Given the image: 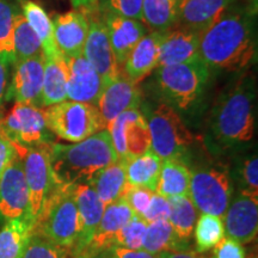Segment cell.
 <instances>
[{
  "label": "cell",
  "instance_id": "7402d4cb",
  "mask_svg": "<svg viewBox=\"0 0 258 258\" xmlns=\"http://www.w3.org/2000/svg\"><path fill=\"white\" fill-rule=\"evenodd\" d=\"M165 32L150 31L138 42L122 64V72L139 84L157 69L159 49Z\"/></svg>",
  "mask_w": 258,
  "mask_h": 258
},
{
  "label": "cell",
  "instance_id": "7a4b0ae2",
  "mask_svg": "<svg viewBox=\"0 0 258 258\" xmlns=\"http://www.w3.org/2000/svg\"><path fill=\"white\" fill-rule=\"evenodd\" d=\"M257 11H226L201 34L200 59L209 71L244 73L257 59Z\"/></svg>",
  "mask_w": 258,
  "mask_h": 258
},
{
  "label": "cell",
  "instance_id": "d590c367",
  "mask_svg": "<svg viewBox=\"0 0 258 258\" xmlns=\"http://www.w3.org/2000/svg\"><path fill=\"white\" fill-rule=\"evenodd\" d=\"M21 8L14 0H0V55L14 66V28Z\"/></svg>",
  "mask_w": 258,
  "mask_h": 258
},
{
  "label": "cell",
  "instance_id": "ac0fdd59",
  "mask_svg": "<svg viewBox=\"0 0 258 258\" xmlns=\"http://www.w3.org/2000/svg\"><path fill=\"white\" fill-rule=\"evenodd\" d=\"M141 99L143 93L138 84L128 79L123 73L111 83L106 84L96 103L104 128L122 112L139 108Z\"/></svg>",
  "mask_w": 258,
  "mask_h": 258
},
{
  "label": "cell",
  "instance_id": "f6af8a7d",
  "mask_svg": "<svg viewBox=\"0 0 258 258\" xmlns=\"http://www.w3.org/2000/svg\"><path fill=\"white\" fill-rule=\"evenodd\" d=\"M10 67L11 63L4 56L0 55V108L5 102L6 90L10 83Z\"/></svg>",
  "mask_w": 258,
  "mask_h": 258
},
{
  "label": "cell",
  "instance_id": "f907efd6",
  "mask_svg": "<svg viewBox=\"0 0 258 258\" xmlns=\"http://www.w3.org/2000/svg\"><path fill=\"white\" fill-rule=\"evenodd\" d=\"M0 121H2V116H0Z\"/></svg>",
  "mask_w": 258,
  "mask_h": 258
},
{
  "label": "cell",
  "instance_id": "e0dca14e",
  "mask_svg": "<svg viewBox=\"0 0 258 258\" xmlns=\"http://www.w3.org/2000/svg\"><path fill=\"white\" fill-rule=\"evenodd\" d=\"M63 57L67 67V99L96 106L105 86L102 77L83 54Z\"/></svg>",
  "mask_w": 258,
  "mask_h": 258
},
{
  "label": "cell",
  "instance_id": "f1b7e54d",
  "mask_svg": "<svg viewBox=\"0 0 258 258\" xmlns=\"http://www.w3.org/2000/svg\"><path fill=\"white\" fill-rule=\"evenodd\" d=\"M21 11L28 23L40 38L46 57L60 55L55 46L53 32V22L46 10L32 0H21Z\"/></svg>",
  "mask_w": 258,
  "mask_h": 258
},
{
  "label": "cell",
  "instance_id": "d6986e66",
  "mask_svg": "<svg viewBox=\"0 0 258 258\" xmlns=\"http://www.w3.org/2000/svg\"><path fill=\"white\" fill-rule=\"evenodd\" d=\"M53 32L55 46L62 56L83 54L84 44L89 32V22L85 12L72 10L54 15Z\"/></svg>",
  "mask_w": 258,
  "mask_h": 258
},
{
  "label": "cell",
  "instance_id": "7c38bea8",
  "mask_svg": "<svg viewBox=\"0 0 258 258\" xmlns=\"http://www.w3.org/2000/svg\"><path fill=\"white\" fill-rule=\"evenodd\" d=\"M85 15L89 22V32L84 44L83 55L102 77L104 85H106L118 78L123 72L115 57L108 31L99 15L98 8L86 11Z\"/></svg>",
  "mask_w": 258,
  "mask_h": 258
},
{
  "label": "cell",
  "instance_id": "5bb4252c",
  "mask_svg": "<svg viewBox=\"0 0 258 258\" xmlns=\"http://www.w3.org/2000/svg\"><path fill=\"white\" fill-rule=\"evenodd\" d=\"M46 55H37L15 63L14 72L6 90L5 101L42 108L41 96ZM43 109V108H42Z\"/></svg>",
  "mask_w": 258,
  "mask_h": 258
},
{
  "label": "cell",
  "instance_id": "52a82bcc",
  "mask_svg": "<svg viewBox=\"0 0 258 258\" xmlns=\"http://www.w3.org/2000/svg\"><path fill=\"white\" fill-rule=\"evenodd\" d=\"M49 131L67 143H79L105 129L95 105L64 101L44 109Z\"/></svg>",
  "mask_w": 258,
  "mask_h": 258
},
{
  "label": "cell",
  "instance_id": "ffe728a7",
  "mask_svg": "<svg viewBox=\"0 0 258 258\" xmlns=\"http://www.w3.org/2000/svg\"><path fill=\"white\" fill-rule=\"evenodd\" d=\"M201 34L184 27H175L165 32L159 49L157 67L188 63L200 59Z\"/></svg>",
  "mask_w": 258,
  "mask_h": 258
},
{
  "label": "cell",
  "instance_id": "e575fe53",
  "mask_svg": "<svg viewBox=\"0 0 258 258\" xmlns=\"http://www.w3.org/2000/svg\"><path fill=\"white\" fill-rule=\"evenodd\" d=\"M196 251L200 253L214 249L225 238L224 221L220 217L202 213L194 227Z\"/></svg>",
  "mask_w": 258,
  "mask_h": 258
},
{
  "label": "cell",
  "instance_id": "b9f144b4",
  "mask_svg": "<svg viewBox=\"0 0 258 258\" xmlns=\"http://www.w3.org/2000/svg\"><path fill=\"white\" fill-rule=\"evenodd\" d=\"M170 209L171 208L169 199L160 195V194L154 192L153 198L151 200L150 206H148L146 212L144 213V215L141 218H143L147 224L160 220H169Z\"/></svg>",
  "mask_w": 258,
  "mask_h": 258
},
{
  "label": "cell",
  "instance_id": "44dd1931",
  "mask_svg": "<svg viewBox=\"0 0 258 258\" xmlns=\"http://www.w3.org/2000/svg\"><path fill=\"white\" fill-rule=\"evenodd\" d=\"M99 15L108 31L115 57L122 67L133 48L147 34V28L141 21L125 18L111 12L101 11Z\"/></svg>",
  "mask_w": 258,
  "mask_h": 258
},
{
  "label": "cell",
  "instance_id": "ba28073f",
  "mask_svg": "<svg viewBox=\"0 0 258 258\" xmlns=\"http://www.w3.org/2000/svg\"><path fill=\"white\" fill-rule=\"evenodd\" d=\"M189 198L198 211L224 217L232 200L231 176L227 167L213 165L191 171Z\"/></svg>",
  "mask_w": 258,
  "mask_h": 258
},
{
  "label": "cell",
  "instance_id": "83f0119b",
  "mask_svg": "<svg viewBox=\"0 0 258 258\" xmlns=\"http://www.w3.org/2000/svg\"><path fill=\"white\" fill-rule=\"evenodd\" d=\"M191 170L186 166L183 159L163 160L160 175L158 178L156 192L165 198L189 196Z\"/></svg>",
  "mask_w": 258,
  "mask_h": 258
},
{
  "label": "cell",
  "instance_id": "8fae6325",
  "mask_svg": "<svg viewBox=\"0 0 258 258\" xmlns=\"http://www.w3.org/2000/svg\"><path fill=\"white\" fill-rule=\"evenodd\" d=\"M112 146L120 160L137 157L151 150L146 116L139 108L122 112L106 125Z\"/></svg>",
  "mask_w": 258,
  "mask_h": 258
},
{
  "label": "cell",
  "instance_id": "4fadbf2b",
  "mask_svg": "<svg viewBox=\"0 0 258 258\" xmlns=\"http://www.w3.org/2000/svg\"><path fill=\"white\" fill-rule=\"evenodd\" d=\"M29 194L23 161L16 152L0 177V224L27 219Z\"/></svg>",
  "mask_w": 258,
  "mask_h": 258
},
{
  "label": "cell",
  "instance_id": "4dcf8cb0",
  "mask_svg": "<svg viewBox=\"0 0 258 258\" xmlns=\"http://www.w3.org/2000/svg\"><path fill=\"white\" fill-rule=\"evenodd\" d=\"M169 202L171 208L169 222L179 243L185 245L192 235L198 218V209L189 196L170 198Z\"/></svg>",
  "mask_w": 258,
  "mask_h": 258
},
{
  "label": "cell",
  "instance_id": "7dc6e473",
  "mask_svg": "<svg viewBox=\"0 0 258 258\" xmlns=\"http://www.w3.org/2000/svg\"><path fill=\"white\" fill-rule=\"evenodd\" d=\"M163 258H207L203 256L202 253L198 252V251H184V250H178V251H172V252H166L163 253Z\"/></svg>",
  "mask_w": 258,
  "mask_h": 258
},
{
  "label": "cell",
  "instance_id": "ab89813d",
  "mask_svg": "<svg viewBox=\"0 0 258 258\" xmlns=\"http://www.w3.org/2000/svg\"><path fill=\"white\" fill-rule=\"evenodd\" d=\"M144 0H98V10L141 21Z\"/></svg>",
  "mask_w": 258,
  "mask_h": 258
},
{
  "label": "cell",
  "instance_id": "1f68e13d",
  "mask_svg": "<svg viewBox=\"0 0 258 258\" xmlns=\"http://www.w3.org/2000/svg\"><path fill=\"white\" fill-rule=\"evenodd\" d=\"M30 234L27 219L5 222L0 230V258H22Z\"/></svg>",
  "mask_w": 258,
  "mask_h": 258
},
{
  "label": "cell",
  "instance_id": "8d00e7d4",
  "mask_svg": "<svg viewBox=\"0 0 258 258\" xmlns=\"http://www.w3.org/2000/svg\"><path fill=\"white\" fill-rule=\"evenodd\" d=\"M147 225L148 224L143 218L134 215L116 235L115 247L131 250L143 249V241Z\"/></svg>",
  "mask_w": 258,
  "mask_h": 258
},
{
  "label": "cell",
  "instance_id": "d4e9b609",
  "mask_svg": "<svg viewBox=\"0 0 258 258\" xmlns=\"http://www.w3.org/2000/svg\"><path fill=\"white\" fill-rule=\"evenodd\" d=\"M89 185L92 186L104 206L123 199L129 185L123 161L118 159L105 166L93 177Z\"/></svg>",
  "mask_w": 258,
  "mask_h": 258
},
{
  "label": "cell",
  "instance_id": "74e56055",
  "mask_svg": "<svg viewBox=\"0 0 258 258\" xmlns=\"http://www.w3.org/2000/svg\"><path fill=\"white\" fill-rule=\"evenodd\" d=\"M66 251L56 246L47 238L31 232L22 258H66Z\"/></svg>",
  "mask_w": 258,
  "mask_h": 258
},
{
  "label": "cell",
  "instance_id": "d6a6232c",
  "mask_svg": "<svg viewBox=\"0 0 258 258\" xmlns=\"http://www.w3.org/2000/svg\"><path fill=\"white\" fill-rule=\"evenodd\" d=\"M12 42H14V64L44 54L40 38L29 25L21 10L16 16Z\"/></svg>",
  "mask_w": 258,
  "mask_h": 258
},
{
  "label": "cell",
  "instance_id": "f546056e",
  "mask_svg": "<svg viewBox=\"0 0 258 258\" xmlns=\"http://www.w3.org/2000/svg\"><path fill=\"white\" fill-rule=\"evenodd\" d=\"M180 0H144L141 22L151 31L166 32L178 23Z\"/></svg>",
  "mask_w": 258,
  "mask_h": 258
},
{
  "label": "cell",
  "instance_id": "6da1fadb",
  "mask_svg": "<svg viewBox=\"0 0 258 258\" xmlns=\"http://www.w3.org/2000/svg\"><path fill=\"white\" fill-rule=\"evenodd\" d=\"M257 91L253 74L240 73L219 93L207 118V141L215 152L246 150L256 135Z\"/></svg>",
  "mask_w": 258,
  "mask_h": 258
},
{
  "label": "cell",
  "instance_id": "484cf974",
  "mask_svg": "<svg viewBox=\"0 0 258 258\" xmlns=\"http://www.w3.org/2000/svg\"><path fill=\"white\" fill-rule=\"evenodd\" d=\"M67 101V67L61 55L46 57L43 86H42V108Z\"/></svg>",
  "mask_w": 258,
  "mask_h": 258
},
{
  "label": "cell",
  "instance_id": "681fc988",
  "mask_svg": "<svg viewBox=\"0 0 258 258\" xmlns=\"http://www.w3.org/2000/svg\"><path fill=\"white\" fill-rule=\"evenodd\" d=\"M250 2H251V8L257 11V2H258V0H250Z\"/></svg>",
  "mask_w": 258,
  "mask_h": 258
},
{
  "label": "cell",
  "instance_id": "836d02e7",
  "mask_svg": "<svg viewBox=\"0 0 258 258\" xmlns=\"http://www.w3.org/2000/svg\"><path fill=\"white\" fill-rule=\"evenodd\" d=\"M184 246L180 244L173 233L172 226L169 220H160L150 222L143 241V250L150 253L161 254L172 251L182 250Z\"/></svg>",
  "mask_w": 258,
  "mask_h": 258
},
{
  "label": "cell",
  "instance_id": "60d3db41",
  "mask_svg": "<svg viewBox=\"0 0 258 258\" xmlns=\"http://www.w3.org/2000/svg\"><path fill=\"white\" fill-rule=\"evenodd\" d=\"M153 190L148 188H143V186H133L128 185L123 199L133 209L135 215L143 217L144 213L150 206L151 200L153 198Z\"/></svg>",
  "mask_w": 258,
  "mask_h": 258
},
{
  "label": "cell",
  "instance_id": "5b68a950",
  "mask_svg": "<svg viewBox=\"0 0 258 258\" xmlns=\"http://www.w3.org/2000/svg\"><path fill=\"white\" fill-rule=\"evenodd\" d=\"M211 71L201 60L172 66L157 67L153 83L165 104L175 110L190 111L201 102Z\"/></svg>",
  "mask_w": 258,
  "mask_h": 258
},
{
  "label": "cell",
  "instance_id": "cb8c5ba5",
  "mask_svg": "<svg viewBox=\"0 0 258 258\" xmlns=\"http://www.w3.org/2000/svg\"><path fill=\"white\" fill-rule=\"evenodd\" d=\"M76 202L78 207L82 230H80L78 243L70 253L72 254V258L77 256L92 239L102 220L105 208L95 190L89 184L76 185Z\"/></svg>",
  "mask_w": 258,
  "mask_h": 258
},
{
  "label": "cell",
  "instance_id": "4316f807",
  "mask_svg": "<svg viewBox=\"0 0 258 258\" xmlns=\"http://www.w3.org/2000/svg\"><path fill=\"white\" fill-rule=\"evenodd\" d=\"M123 161L125 177L129 185L143 186L156 192L158 178L163 160L156 156L152 151L137 157L125 158Z\"/></svg>",
  "mask_w": 258,
  "mask_h": 258
},
{
  "label": "cell",
  "instance_id": "9c48e42d",
  "mask_svg": "<svg viewBox=\"0 0 258 258\" xmlns=\"http://www.w3.org/2000/svg\"><path fill=\"white\" fill-rule=\"evenodd\" d=\"M0 134L14 146L24 148L53 143V133L47 125L43 109L24 103H15L2 117Z\"/></svg>",
  "mask_w": 258,
  "mask_h": 258
},
{
  "label": "cell",
  "instance_id": "7bdbcfd3",
  "mask_svg": "<svg viewBox=\"0 0 258 258\" xmlns=\"http://www.w3.org/2000/svg\"><path fill=\"white\" fill-rule=\"evenodd\" d=\"M212 258H246V254L240 243L225 237L214 247Z\"/></svg>",
  "mask_w": 258,
  "mask_h": 258
},
{
  "label": "cell",
  "instance_id": "9a60e30c",
  "mask_svg": "<svg viewBox=\"0 0 258 258\" xmlns=\"http://www.w3.org/2000/svg\"><path fill=\"white\" fill-rule=\"evenodd\" d=\"M225 235L240 244H249L258 233V195L239 190L225 212Z\"/></svg>",
  "mask_w": 258,
  "mask_h": 258
},
{
  "label": "cell",
  "instance_id": "2e32d148",
  "mask_svg": "<svg viewBox=\"0 0 258 258\" xmlns=\"http://www.w3.org/2000/svg\"><path fill=\"white\" fill-rule=\"evenodd\" d=\"M135 215L124 199L105 206L102 220L92 239L73 258H93L102 251L115 249V238L118 232Z\"/></svg>",
  "mask_w": 258,
  "mask_h": 258
},
{
  "label": "cell",
  "instance_id": "8992f818",
  "mask_svg": "<svg viewBox=\"0 0 258 258\" xmlns=\"http://www.w3.org/2000/svg\"><path fill=\"white\" fill-rule=\"evenodd\" d=\"M151 137V151L160 158L183 159L192 144V135L175 109L158 104L146 117Z\"/></svg>",
  "mask_w": 258,
  "mask_h": 258
},
{
  "label": "cell",
  "instance_id": "ee69618b",
  "mask_svg": "<svg viewBox=\"0 0 258 258\" xmlns=\"http://www.w3.org/2000/svg\"><path fill=\"white\" fill-rule=\"evenodd\" d=\"M16 156V150L8 139H5L0 134V177H2L4 170L8 167L10 161Z\"/></svg>",
  "mask_w": 258,
  "mask_h": 258
},
{
  "label": "cell",
  "instance_id": "277c9868",
  "mask_svg": "<svg viewBox=\"0 0 258 258\" xmlns=\"http://www.w3.org/2000/svg\"><path fill=\"white\" fill-rule=\"evenodd\" d=\"M80 230L76 185L54 184L31 232L43 235L69 256L78 243Z\"/></svg>",
  "mask_w": 258,
  "mask_h": 258
},
{
  "label": "cell",
  "instance_id": "bcb514c9",
  "mask_svg": "<svg viewBox=\"0 0 258 258\" xmlns=\"http://www.w3.org/2000/svg\"><path fill=\"white\" fill-rule=\"evenodd\" d=\"M114 258H163L161 254L150 253L143 249L140 250H131L123 249V247H115L114 249Z\"/></svg>",
  "mask_w": 258,
  "mask_h": 258
},
{
  "label": "cell",
  "instance_id": "c3c4849f",
  "mask_svg": "<svg viewBox=\"0 0 258 258\" xmlns=\"http://www.w3.org/2000/svg\"><path fill=\"white\" fill-rule=\"evenodd\" d=\"M73 8L80 11H91L98 8V0H71Z\"/></svg>",
  "mask_w": 258,
  "mask_h": 258
},
{
  "label": "cell",
  "instance_id": "603a6c76",
  "mask_svg": "<svg viewBox=\"0 0 258 258\" xmlns=\"http://www.w3.org/2000/svg\"><path fill=\"white\" fill-rule=\"evenodd\" d=\"M234 0H180L177 25L202 34L227 11Z\"/></svg>",
  "mask_w": 258,
  "mask_h": 258
},
{
  "label": "cell",
  "instance_id": "f35d334b",
  "mask_svg": "<svg viewBox=\"0 0 258 258\" xmlns=\"http://www.w3.org/2000/svg\"><path fill=\"white\" fill-rule=\"evenodd\" d=\"M239 190L258 195V158L256 153L241 158L237 167Z\"/></svg>",
  "mask_w": 258,
  "mask_h": 258
},
{
  "label": "cell",
  "instance_id": "30bf717a",
  "mask_svg": "<svg viewBox=\"0 0 258 258\" xmlns=\"http://www.w3.org/2000/svg\"><path fill=\"white\" fill-rule=\"evenodd\" d=\"M50 144H42L25 148L21 154L29 194L27 220L31 226L36 224L44 202L54 186L50 166Z\"/></svg>",
  "mask_w": 258,
  "mask_h": 258
},
{
  "label": "cell",
  "instance_id": "3957f363",
  "mask_svg": "<svg viewBox=\"0 0 258 258\" xmlns=\"http://www.w3.org/2000/svg\"><path fill=\"white\" fill-rule=\"evenodd\" d=\"M118 160L108 129L73 144H50L54 184H89L105 166Z\"/></svg>",
  "mask_w": 258,
  "mask_h": 258
}]
</instances>
